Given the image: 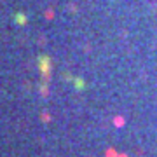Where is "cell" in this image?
<instances>
[{
	"mask_svg": "<svg viewBox=\"0 0 157 157\" xmlns=\"http://www.w3.org/2000/svg\"><path fill=\"white\" fill-rule=\"evenodd\" d=\"M37 65H39V70H40L42 75H49L51 73V59H49V56L40 54L39 59H37Z\"/></svg>",
	"mask_w": 157,
	"mask_h": 157,
	"instance_id": "6da1fadb",
	"label": "cell"
},
{
	"mask_svg": "<svg viewBox=\"0 0 157 157\" xmlns=\"http://www.w3.org/2000/svg\"><path fill=\"white\" fill-rule=\"evenodd\" d=\"M72 82H73V87H75L77 91H82V89L86 87V82H84V80H82L80 77H73Z\"/></svg>",
	"mask_w": 157,
	"mask_h": 157,
	"instance_id": "7a4b0ae2",
	"label": "cell"
},
{
	"mask_svg": "<svg viewBox=\"0 0 157 157\" xmlns=\"http://www.w3.org/2000/svg\"><path fill=\"white\" fill-rule=\"evenodd\" d=\"M16 23H17V25H25V23H26V16H25V14H21V12H19V14H16Z\"/></svg>",
	"mask_w": 157,
	"mask_h": 157,
	"instance_id": "3957f363",
	"label": "cell"
}]
</instances>
